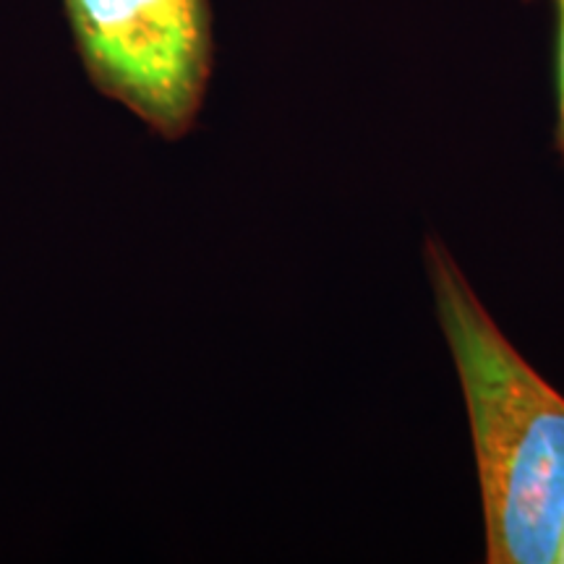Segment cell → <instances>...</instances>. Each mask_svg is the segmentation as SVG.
<instances>
[{
	"label": "cell",
	"mask_w": 564,
	"mask_h": 564,
	"mask_svg": "<svg viewBox=\"0 0 564 564\" xmlns=\"http://www.w3.org/2000/svg\"><path fill=\"white\" fill-rule=\"evenodd\" d=\"M442 333L468 405L486 562H556L564 533V398L531 369L442 241H426Z\"/></svg>",
	"instance_id": "6da1fadb"
},
{
	"label": "cell",
	"mask_w": 564,
	"mask_h": 564,
	"mask_svg": "<svg viewBox=\"0 0 564 564\" xmlns=\"http://www.w3.org/2000/svg\"><path fill=\"white\" fill-rule=\"evenodd\" d=\"M76 51L97 91L158 137L196 126L212 76L209 0H63Z\"/></svg>",
	"instance_id": "7a4b0ae2"
},
{
	"label": "cell",
	"mask_w": 564,
	"mask_h": 564,
	"mask_svg": "<svg viewBox=\"0 0 564 564\" xmlns=\"http://www.w3.org/2000/svg\"><path fill=\"white\" fill-rule=\"evenodd\" d=\"M556 3V87H560V126H556V147L564 158V0Z\"/></svg>",
	"instance_id": "3957f363"
},
{
	"label": "cell",
	"mask_w": 564,
	"mask_h": 564,
	"mask_svg": "<svg viewBox=\"0 0 564 564\" xmlns=\"http://www.w3.org/2000/svg\"><path fill=\"white\" fill-rule=\"evenodd\" d=\"M556 562L564 564V533H562V541H560V552H556Z\"/></svg>",
	"instance_id": "277c9868"
}]
</instances>
